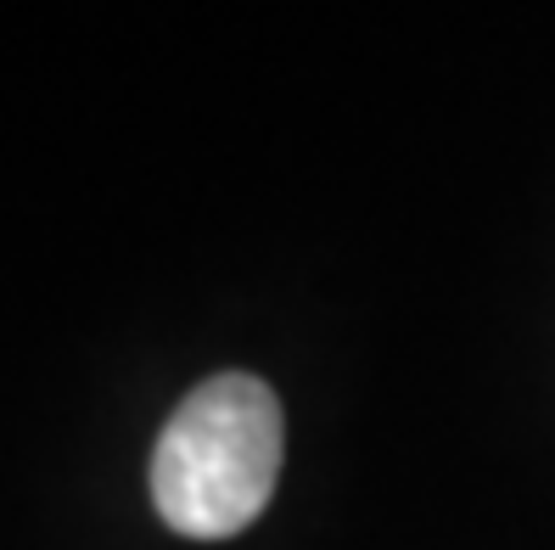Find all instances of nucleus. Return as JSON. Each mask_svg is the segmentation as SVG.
<instances>
[{
  "mask_svg": "<svg viewBox=\"0 0 555 550\" xmlns=\"http://www.w3.org/2000/svg\"><path fill=\"white\" fill-rule=\"evenodd\" d=\"M281 399L247 371L191 387L152 449V506L185 539H231L281 483Z\"/></svg>",
  "mask_w": 555,
  "mask_h": 550,
  "instance_id": "1",
  "label": "nucleus"
}]
</instances>
